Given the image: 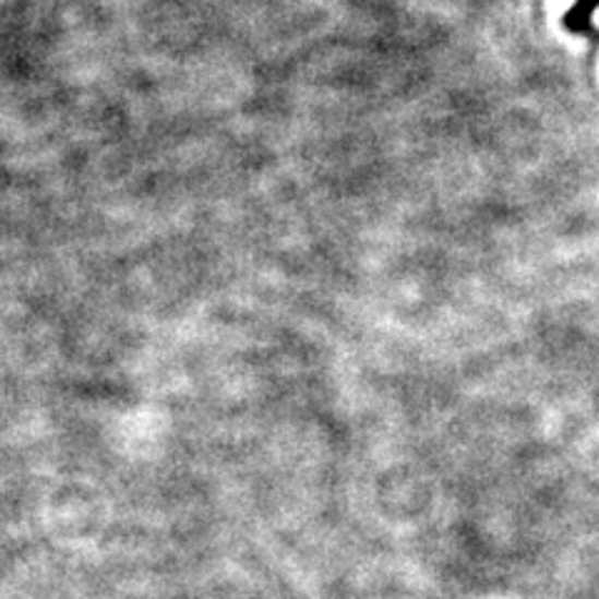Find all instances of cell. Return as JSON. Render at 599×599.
Segmentation results:
<instances>
[{"mask_svg":"<svg viewBox=\"0 0 599 599\" xmlns=\"http://www.w3.org/2000/svg\"><path fill=\"white\" fill-rule=\"evenodd\" d=\"M599 0H582V3L577 5V11H572L570 15V21L572 25H575V28H585V21H587V15H589V8L597 5Z\"/></svg>","mask_w":599,"mask_h":599,"instance_id":"1","label":"cell"}]
</instances>
